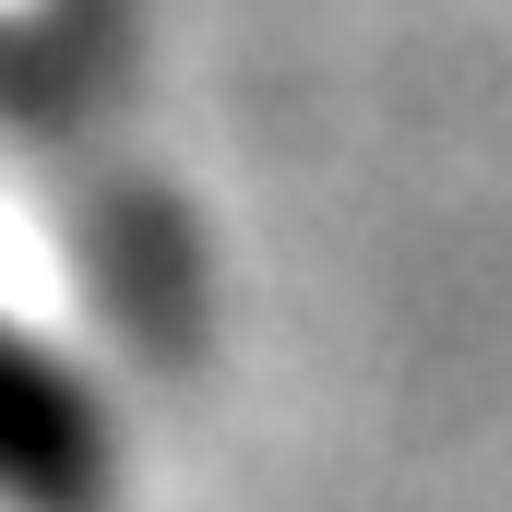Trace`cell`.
<instances>
[{"label": "cell", "instance_id": "cell-1", "mask_svg": "<svg viewBox=\"0 0 512 512\" xmlns=\"http://www.w3.org/2000/svg\"><path fill=\"white\" fill-rule=\"evenodd\" d=\"M131 441L72 334L0 310V512H120Z\"/></svg>", "mask_w": 512, "mask_h": 512}]
</instances>
